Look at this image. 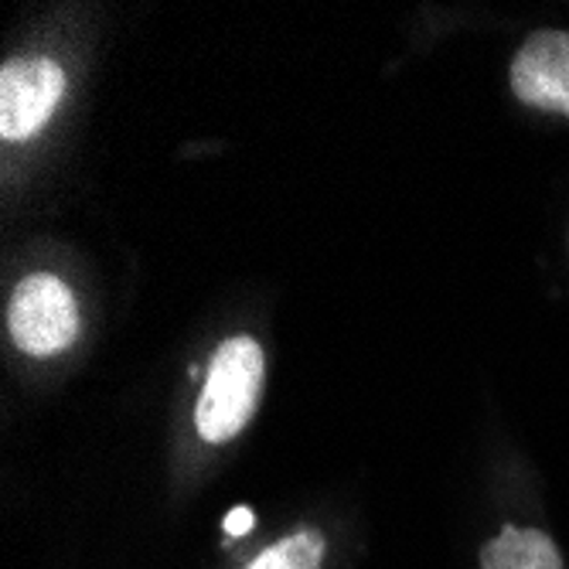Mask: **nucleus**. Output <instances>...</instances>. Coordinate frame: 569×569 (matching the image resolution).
<instances>
[{"label":"nucleus","instance_id":"obj_1","mask_svg":"<svg viewBox=\"0 0 569 569\" xmlns=\"http://www.w3.org/2000/svg\"><path fill=\"white\" fill-rule=\"evenodd\" d=\"M263 376L267 358L260 341L249 335L222 341V348L212 355L194 409V427L204 443H226L246 430L256 406H260Z\"/></svg>","mask_w":569,"mask_h":569},{"label":"nucleus","instance_id":"obj_2","mask_svg":"<svg viewBox=\"0 0 569 569\" xmlns=\"http://www.w3.org/2000/svg\"><path fill=\"white\" fill-rule=\"evenodd\" d=\"M8 331L24 355L48 358L79 338V307L72 290L51 273H34L18 283L8 303Z\"/></svg>","mask_w":569,"mask_h":569},{"label":"nucleus","instance_id":"obj_3","mask_svg":"<svg viewBox=\"0 0 569 569\" xmlns=\"http://www.w3.org/2000/svg\"><path fill=\"white\" fill-rule=\"evenodd\" d=\"M66 72L48 59H14L0 72V137L28 140L56 113Z\"/></svg>","mask_w":569,"mask_h":569},{"label":"nucleus","instance_id":"obj_4","mask_svg":"<svg viewBox=\"0 0 569 569\" xmlns=\"http://www.w3.org/2000/svg\"><path fill=\"white\" fill-rule=\"evenodd\" d=\"M519 102L569 120V31H536L515 51L508 69Z\"/></svg>","mask_w":569,"mask_h":569},{"label":"nucleus","instance_id":"obj_5","mask_svg":"<svg viewBox=\"0 0 569 569\" xmlns=\"http://www.w3.org/2000/svg\"><path fill=\"white\" fill-rule=\"evenodd\" d=\"M481 569H566L556 542L539 529L505 526L485 549Z\"/></svg>","mask_w":569,"mask_h":569},{"label":"nucleus","instance_id":"obj_6","mask_svg":"<svg viewBox=\"0 0 569 569\" xmlns=\"http://www.w3.org/2000/svg\"><path fill=\"white\" fill-rule=\"evenodd\" d=\"M325 559V536L315 529H300L277 546H270L263 556H256L246 569H321Z\"/></svg>","mask_w":569,"mask_h":569},{"label":"nucleus","instance_id":"obj_7","mask_svg":"<svg viewBox=\"0 0 569 569\" xmlns=\"http://www.w3.org/2000/svg\"><path fill=\"white\" fill-rule=\"evenodd\" d=\"M252 529V511L249 508H232L226 515V532L229 536H246Z\"/></svg>","mask_w":569,"mask_h":569}]
</instances>
